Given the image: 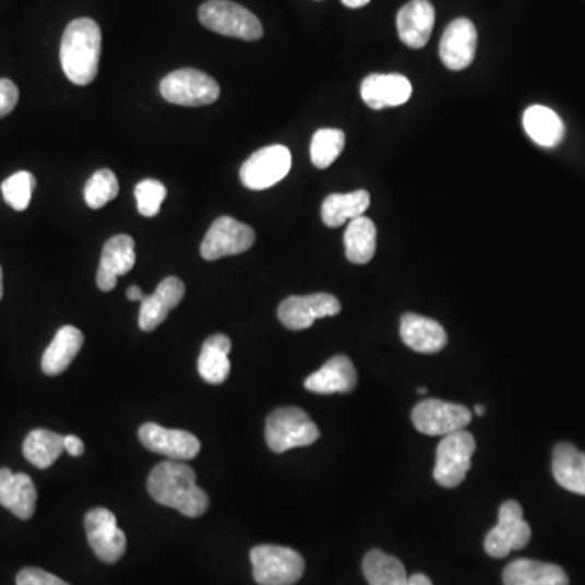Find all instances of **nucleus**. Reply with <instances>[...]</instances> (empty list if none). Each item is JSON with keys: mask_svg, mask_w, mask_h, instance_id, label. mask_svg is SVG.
Returning <instances> with one entry per match:
<instances>
[{"mask_svg": "<svg viewBox=\"0 0 585 585\" xmlns=\"http://www.w3.org/2000/svg\"><path fill=\"white\" fill-rule=\"evenodd\" d=\"M138 255H135V241L132 236H112L103 246L102 261H99L96 285L102 291L115 290L118 278L129 274L134 268Z\"/></svg>", "mask_w": 585, "mask_h": 585, "instance_id": "obj_16", "label": "nucleus"}, {"mask_svg": "<svg viewBox=\"0 0 585 585\" xmlns=\"http://www.w3.org/2000/svg\"><path fill=\"white\" fill-rule=\"evenodd\" d=\"M231 341L226 335L215 334L208 337L202 345L199 355L198 369L201 378L208 384H223L231 371L229 363Z\"/></svg>", "mask_w": 585, "mask_h": 585, "instance_id": "obj_26", "label": "nucleus"}, {"mask_svg": "<svg viewBox=\"0 0 585 585\" xmlns=\"http://www.w3.org/2000/svg\"><path fill=\"white\" fill-rule=\"evenodd\" d=\"M485 411H487V408H485L483 405H475V414H477L478 417L485 415Z\"/></svg>", "mask_w": 585, "mask_h": 585, "instance_id": "obj_42", "label": "nucleus"}, {"mask_svg": "<svg viewBox=\"0 0 585 585\" xmlns=\"http://www.w3.org/2000/svg\"><path fill=\"white\" fill-rule=\"evenodd\" d=\"M369 205H371V198L363 189L348 192V194H331L322 204V222L329 228H338L348 219L365 217Z\"/></svg>", "mask_w": 585, "mask_h": 585, "instance_id": "obj_28", "label": "nucleus"}, {"mask_svg": "<svg viewBox=\"0 0 585 585\" xmlns=\"http://www.w3.org/2000/svg\"><path fill=\"white\" fill-rule=\"evenodd\" d=\"M16 585H71L59 580L55 574L46 573L39 568H25L16 574Z\"/></svg>", "mask_w": 585, "mask_h": 585, "instance_id": "obj_36", "label": "nucleus"}, {"mask_svg": "<svg viewBox=\"0 0 585 585\" xmlns=\"http://www.w3.org/2000/svg\"><path fill=\"white\" fill-rule=\"evenodd\" d=\"M342 2L350 9H361V7L368 5L371 0H342Z\"/></svg>", "mask_w": 585, "mask_h": 585, "instance_id": "obj_41", "label": "nucleus"}, {"mask_svg": "<svg viewBox=\"0 0 585 585\" xmlns=\"http://www.w3.org/2000/svg\"><path fill=\"white\" fill-rule=\"evenodd\" d=\"M186 287L178 277H168L158 285L155 292L145 296L139 312V327L144 332L158 329L168 318L169 312L181 305Z\"/></svg>", "mask_w": 585, "mask_h": 585, "instance_id": "obj_19", "label": "nucleus"}, {"mask_svg": "<svg viewBox=\"0 0 585 585\" xmlns=\"http://www.w3.org/2000/svg\"><path fill=\"white\" fill-rule=\"evenodd\" d=\"M86 538L103 563H118L128 547V538L119 528L118 518L105 508H96L85 515Z\"/></svg>", "mask_w": 585, "mask_h": 585, "instance_id": "obj_12", "label": "nucleus"}, {"mask_svg": "<svg viewBox=\"0 0 585 585\" xmlns=\"http://www.w3.org/2000/svg\"><path fill=\"white\" fill-rule=\"evenodd\" d=\"M411 92L410 80L401 73H371L361 83V98L371 109L405 105Z\"/></svg>", "mask_w": 585, "mask_h": 585, "instance_id": "obj_17", "label": "nucleus"}, {"mask_svg": "<svg viewBox=\"0 0 585 585\" xmlns=\"http://www.w3.org/2000/svg\"><path fill=\"white\" fill-rule=\"evenodd\" d=\"M249 557L259 585H292L305 574V560L288 547L259 545L252 548Z\"/></svg>", "mask_w": 585, "mask_h": 585, "instance_id": "obj_5", "label": "nucleus"}, {"mask_svg": "<svg viewBox=\"0 0 585 585\" xmlns=\"http://www.w3.org/2000/svg\"><path fill=\"white\" fill-rule=\"evenodd\" d=\"M411 420L420 433L444 438L468 427L471 414L464 405L430 398L414 408Z\"/></svg>", "mask_w": 585, "mask_h": 585, "instance_id": "obj_10", "label": "nucleus"}, {"mask_svg": "<svg viewBox=\"0 0 585 585\" xmlns=\"http://www.w3.org/2000/svg\"><path fill=\"white\" fill-rule=\"evenodd\" d=\"M363 574L369 585H408L410 580L402 561L381 550L366 554Z\"/></svg>", "mask_w": 585, "mask_h": 585, "instance_id": "obj_30", "label": "nucleus"}, {"mask_svg": "<svg viewBox=\"0 0 585 585\" xmlns=\"http://www.w3.org/2000/svg\"><path fill=\"white\" fill-rule=\"evenodd\" d=\"M408 585H433V583H431L430 577L418 573L414 574V576H410V580H408Z\"/></svg>", "mask_w": 585, "mask_h": 585, "instance_id": "obj_39", "label": "nucleus"}, {"mask_svg": "<svg viewBox=\"0 0 585 585\" xmlns=\"http://www.w3.org/2000/svg\"><path fill=\"white\" fill-rule=\"evenodd\" d=\"M478 33L468 19H457L445 28L439 43V58L451 71H464L477 55Z\"/></svg>", "mask_w": 585, "mask_h": 585, "instance_id": "obj_14", "label": "nucleus"}, {"mask_svg": "<svg viewBox=\"0 0 585 585\" xmlns=\"http://www.w3.org/2000/svg\"><path fill=\"white\" fill-rule=\"evenodd\" d=\"M199 20L205 28L229 38L258 41L264 35L261 20L231 0H208L199 9Z\"/></svg>", "mask_w": 585, "mask_h": 585, "instance_id": "obj_3", "label": "nucleus"}, {"mask_svg": "<svg viewBox=\"0 0 585 585\" xmlns=\"http://www.w3.org/2000/svg\"><path fill=\"white\" fill-rule=\"evenodd\" d=\"M344 148L345 134L341 129H319L311 142L312 165L319 169L329 168Z\"/></svg>", "mask_w": 585, "mask_h": 585, "instance_id": "obj_32", "label": "nucleus"}, {"mask_svg": "<svg viewBox=\"0 0 585 585\" xmlns=\"http://www.w3.org/2000/svg\"><path fill=\"white\" fill-rule=\"evenodd\" d=\"M102 58V29L92 19H76L62 35V71L72 83L89 85L98 75Z\"/></svg>", "mask_w": 585, "mask_h": 585, "instance_id": "obj_2", "label": "nucleus"}, {"mask_svg": "<svg viewBox=\"0 0 585 585\" xmlns=\"http://www.w3.org/2000/svg\"><path fill=\"white\" fill-rule=\"evenodd\" d=\"M524 129L535 144L553 148L563 141L564 124L560 116L547 106H530L524 112Z\"/></svg>", "mask_w": 585, "mask_h": 585, "instance_id": "obj_27", "label": "nucleus"}, {"mask_svg": "<svg viewBox=\"0 0 585 585\" xmlns=\"http://www.w3.org/2000/svg\"><path fill=\"white\" fill-rule=\"evenodd\" d=\"M139 438L148 451L166 455L169 461H191L201 452V441L182 430H168L156 423H145Z\"/></svg>", "mask_w": 585, "mask_h": 585, "instance_id": "obj_15", "label": "nucleus"}, {"mask_svg": "<svg viewBox=\"0 0 585 585\" xmlns=\"http://www.w3.org/2000/svg\"><path fill=\"white\" fill-rule=\"evenodd\" d=\"M503 581L504 585H570L563 568L535 560L512 561Z\"/></svg>", "mask_w": 585, "mask_h": 585, "instance_id": "obj_23", "label": "nucleus"}, {"mask_svg": "<svg viewBox=\"0 0 585 585\" xmlns=\"http://www.w3.org/2000/svg\"><path fill=\"white\" fill-rule=\"evenodd\" d=\"M530 525L524 521V511L515 501L501 504L498 525L488 532L485 550L491 558H506L511 551L522 550L530 541Z\"/></svg>", "mask_w": 585, "mask_h": 585, "instance_id": "obj_9", "label": "nucleus"}, {"mask_svg": "<svg viewBox=\"0 0 585 585\" xmlns=\"http://www.w3.org/2000/svg\"><path fill=\"white\" fill-rule=\"evenodd\" d=\"M83 342H85V337H83L82 331L73 325H64V327L59 329L55 341L43 355V372L48 375L62 374L82 350Z\"/></svg>", "mask_w": 585, "mask_h": 585, "instance_id": "obj_25", "label": "nucleus"}, {"mask_svg": "<svg viewBox=\"0 0 585 585\" xmlns=\"http://www.w3.org/2000/svg\"><path fill=\"white\" fill-rule=\"evenodd\" d=\"M358 384V372L345 355L332 357L319 371L305 381V387L314 394H348Z\"/></svg>", "mask_w": 585, "mask_h": 585, "instance_id": "obj_20", "label": "nucleus"}, {"mask_svg": "<svg viewBox=\"0 0 585 585\" xmlns=\"http://www.w3.org/2000/svg\"><path fill=\"white\" fill-rule=\"evenodd\" d=\"M375 225L371 218L351 219L345 231V254L351 264L365 265L375 254Z\"/></svg>", "mask_w": 585, "mask_h": 585, "instance_id": "obj_29", "label": "nucleus"}, {"mask_svg": "<svg viewBox=\"0 0 585 585\" xmlns=\"http://www.w3.org/2000/svg\"><path fill=\"white\" fill-rule=\"evenodd\" d=\"M64 451V437L49 430H33L23 442V455L38 468L51 467Z\"/></svg>", "mask_w": 585, "mask_h": 585, "instance_id": "obj_31", "label": "nucleus"}, {"mask_svg": "<svg viewBox=\"0 0 585 585\" xmlns=\"http://www.w3.org/2000/svg\"><path fill=\"white\" fill-rule=\"evenodd\" d=\"M553 475L560 487L585 497V452L570 442H561L553 451Z\"/></svg>", "mask_w": 585, "mask_h": 585, "instance_id": "obj_24", "label": "nucleus"}, {"mask_svg": "<svg viewBox=\"0 0 585 585\" xmlns=\"http://www.w3.org/2000/svg\"><path fill=\"white\" fill-rule=\"evenodd\" d=\"M64 449L72 455V457H80L85 452V445H83L82 439L72 437H64Z\"/></svg>", "mask_w": 585, "mask_h": 585, "instance_id": "obj_38", "label": "nucleus"}, {"mask_svg": "<svg viewBox=\"0 0 585 585\" xmlns=\"http://www.w3.org/2000/svg\"><path fill=\"white\" fill-rule=\"evenodd\" d=\"M36 501L38 491L28 475L0 468V506L22 521H28L35 514Z\"/></svg>", "mask_w": 585, "mask_h": 585, "instance_id": "obj_21", "label": "nucleus"}, {"mask_svg": "<svg viewBox=\"0 0 585 585\" xmlns=\"http://www.w3.org/2000/svg\"><path fill=\"white\" fill-rule=\"evenodd\" d=\"M119 194V182L111 169H98L85 186V202L89 208L105 207Z\"/></svg>", "mask_w": 585, "mask_h": 585, "instance_id": "obj_33", "label": "nucleus"}, {"mask_svg": "<svg viewBox=\"0 0 585 585\" xmlns=\"http://www.w3.org/2000/svg\"><path fill=\"white\" fill-rule=\"evenodd\" d=\"M20 93L15 83L9 79H0V119L9 116L19 103Z\"/></svg>", "mask_w": 585, "mask_h": 585, "instance_id": "obj_37", "label": "nucleus"}, {"mask_svg": "<svg viewBox=\"0 0 585 585\" xmlns=\"http://www.w3.org/2000/svg\"><path fill=\"white\" fill-rule=\"evenodd\" d=\"M319 437V428L301 408H277L265 425V441L275 454L314 444Z\"/></svg>", "mask_w": 585, "mask_h": 585, "instance_id": "obj_4", "label": "nucleus"}, {"mask_svg": "<svg viewBox=\"0 0 585 585\" xmlns=\"http://www.w3.org/2000/svg\"><path fill=\"white\" fill-rule=\"evenodd\" d=\"M341 309V301L329 292L290 296L278 306V321L290 331H305L318 319L337 315Z\"/></svg>", "mask_w": 585, "mask_h": 585, "instance_id": "obj_13", "label": "nucleus"}, {"mask_svg": "<svg viewBox=\"0 0 585 585\" xmlns=\"http://www.w3.org/2000/svg\"><path fill=\"white\" fill-rule=\"evenodd\" d=\"M3 296V275H2V267H0V299H2Z\"/></svg>", "mask_w": 585, "mask_h": 585, "instance_id": "obj_43", "label": "nucleus"}, {"mask_svg": "<svg viewBox=\"0 0 585 585\" xmlns=\"http://www.w3.org/2000/svg\"><path fill=\"white\" fill-rule=\"evenodd\" d=\"M195 480L194 468L181 461H165L153 468L146 490L162 506L181 512L186 517H201L207 512L211 501Z\"/></svg>", "mask_w": 585, "mask_h": 585, "instance_id": "obj_1", "label": "nucleus"}, {"mask_svg": "<svg viewBox=\"0 0 585 585\" xmlns=\"http://www.w3.org/2000/svg\"><path fill=\"white\" fill-rule=\"evenodd\" d=\"M291 169V153L285 145H271L252 153L241 166L239 178L251 191H265L278 184Z\"/></svg>", "mask_w": 585, "mask_h": 585, "instance_id": "obj_8", "label": "nucleus"}, {"mask_svg": "<svg viewBox=\"0 0 585 585\" xmlns=\"http://www.w3.org/2000/svg\"><path fill=\"white\" fill-rule=\"evenodd\" d=\"M401 337L418 354H438L447 345V334L439 322L411 312L402 318Z\"/></svg>", "mask_w": 585, "mask_h": 585, "instance_id": "obj_22", "label": "nucleus"}, {"mask_svg": "<svg viewBox=\"0 0 585 585\" xmlns=\"http://www.w3.org/2000/svg\"><path fill=\"white\" fill-rule=\"evenodd\" d=\"M163 98L172 105L207 106L219 98V85L208 73L198 69H179L168 73L159 83Z\"/></svg>", "mask_w": 585, "mask_h": 585, "instance_id": "obj_6", "label": "nucleus"}, {"mask_svg": "<svg viewBox=\"0 0 585 585\" xmlns=\"http://www.w3.org/2000/svg\"><path fill=\"white\" fill-rule=\"evenodd\" d=\"M36 188V179L32 172L19 171L2 182L3 201L16 212L28 208L32 202L33 191Z\"/></svg>", "mask_w": 585, "mask_h": 585, "instance_id": "obj_34", "label": "nucleus"}, {"mask_svg": "<svg viewBox=\"0 0 585 585\" xmlns=\"http://www.w3.org/2000/svg\"><path fill=\"white\" fill-rule=\"evenodd\" d=\"M134 194L141 215L146 218H153L162 211V204L165 202L168 192H166L163 182L156 181V179H145V181L135 186Z\"/></svg>", "mask_w": 585, "mask_h": 585, "instance_id": "obj_35", "label": "nucleus"}, {"mask_svg": "<svg viewBox=\"0 0 585 585\" xmlns=\"http://www.w3.org/2000/svg\"><path fill=\"white\" fill-rule=\"evenodd\" d=\"M418 394H420V395H425V394H427V387H420V389H418Z\"/></svg>", "mask_w": 585, "mask_h": 585, "instance_id": "obj_44", "label": "nucleus"}, {"mask_svg": "<svg viewBox=\"0 0 585 585\" xmlns=\"http://www.w3.org/2000/svg\"><path fill=\"white\" fill-rule=\"evenodd\" d=\"M145 292L141 290L139 287H131L128 290V298L131 299V301H144L145 299Z\"/></svg>", "mask_w": 585, "mask_h": 585, "instance_id": "obj_40", "label": "nucleus"}, {"mask_svg": "<svg viewBox=\"0 0 585 585\" xmlns=\"http://www.w3.org/2000/svg\"><path fill=\"white\" fill-rule=\"evenodd\" d=\"M475 449H477V442L468 431H455L442 438L437 451L434 480L444 488L458 487L470 470Z\"/></svg>", "mask_w": 585, "mask_h": 585, "instance_id": "obj_7", "label": "nucleus"}, {"mask_svg": "<svg viewBox=\"0 0 585 585\" xmlns=\"http://www.w3.org/2000/svg\"><path fill=\"white\" fill-rule=\"evenodd\" d=\"M434 20L437 13L430 0H410L397 15L398 38L408 48H425L433 33Z\"/></svg>", "mask_w": 585, "mask_h": 585, "instance_id": "obj_18", "label": "nucleus"}, {"mask_svg": "<svg viewBox=\"0 0 585 585\" xmlns=\"http://www.w3.org/2000/svg\"><path fill=\"white\" fill-rule=\"evenodd\" d=\"M255 231L249 225L232 217H219L212 223L201 244L205 261H218L228 255H238L254 246Z\"/></svg>", "mask_w": 585, "mask_h": 585, "instance_id": "obj_11", "label": "nucleus"}]
</instances>
